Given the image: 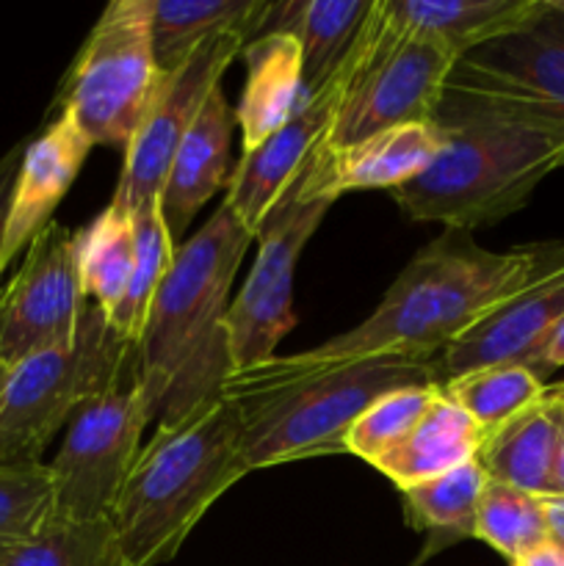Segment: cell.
I'll list each match as a JSON object with an SVG mask.
<instances>
[{"label":"cell","instance_id":"obj_1","mask_svg":"<svg viewBox=\"0 0 564 566\" xmlns=\"http://www.w3.org/2000/svg\"><path fill=\"white\" fill-rule=\"evenodd\" d=\"M435 119L448 144L393 199L412 221L470 232L518 213L534 188L564 166V116L545 105L448 77Z\"/></svg>","mask_w":564,"mask_h":566},{"label":"cell","instance_id":"obj_2","mask_svg":"<svg viewBox=\"0 0 564 566\" xmlns=\"http://www.w3.org/2000/svg\"><path fill=\"white\" fill-rule=\"evenodd\" d=\"M562 265L564 241L490 252L473 243L470 232L446 230L415 252L363 324L302 357L313 363L437 359L470 326Z\"/></svg>","mask_w":564,"mask_h":566},{"label":"cell","instance_id":"obj_3","mask_svg":"<svg viewBox=\"0 0 564 566\" xmlns=\"http://www.w3.org/2000/svg\"><path fill=\"white\" fill-rule=\"evenodd\" d=\"M440 381L437 359H346L313 363L302 354L232 370L221 396L238 409L243 459L252 470L335 457L354 420L385 392Z\"/></svg>","mask_w":564,"mask_h":566},{"label":"cell","instance_id":"obj_4","mask_svg":"<svg viewBox=\"0 0 564 566\" xmlns=\"http://www.w3.org/2000/svg\"><path fill=\"white\" fill-rule=\"evenodd\" d=\"M252 232L224 202L177 247L138 340V379L158 420H177L221 396L232 374L224 315Z\"/></svg>","mask_w":564,"mask_h":566},{"label":"cell","instance_id":"obj_5","mask_svg":"<svg viewBox=\"0 0 564 566\" xmlns=\"http://www.w3.org/2000/svg\"><path fill=\"white\" fill-rule=\"evenodd\" d=\"M247 473L241 418L230 398L158 420L111 512L130 566L171 562L208 509Z\"/></svg>","mask_w":564,"mask_h":566},{"label":"cell","instance_id":"obj_6","mask_svg":"<svg viewBox=\"0 0 564 566\" xmlns=\"http://www.w3.org/2000/svg\"><path fill=\"white\" fill-rule=\"evenodd\" d=\"M136 374L138 348L88 302L75 343L9 368L0 390V468L44 464L42 453L83 403Z\"/></svg>","mask_w":564,"mask_h":566},{"label":"cell","instance_id":"obj_7","mask_svg":"<svg viewBox=\"0 0 564 566\" xmlns=\"http://www.w3.org/2000/svg\"><path fill=\"white\" fill-rule=\"evenodd\" d=\"M166 81L169 72L155 59L149 0H114L61 83L59 103L94 147H127Z\"/></svg>","mask_w":564,"mask_h":566},{"label":"cell","instance_id":"obj_8","mask_svg":"<svg viewBox=\"0 0 564 566\" xmlns=\"http://www.w3.org/2000/svg\"><path fill=\"white\" fill-rule=\"evenodd\" d=\"M459 55L440 39L398 33L376 0L352 48V75L326 147L357 144L385 127L435 119Z\"/></svg>","mask_w":564,"mask_h":566},{"label":"cell","instance_id":"obj_9","mask_svg":"<svg viewBox=\"0 0 564 566\" xmlns=\"http://www.w3.org/2000/svg\"><path fill=\"white\" fill-rule=\"evenodd\" d=\"M153 418L158 409L138 374L83 403L48 464L53 512L72 520L111 517Z\"/></svg>","mask_w":564,"mask_h":566},{"label":"cell","instance_id":"obj_10","mask_svg":"<svg viewBox=\"0 0 564 566\" xmlns=\"http://www.w3.org/2000/svg\"><path fill=\"white\" fill-rule=\"evenodd\" d=\"M332 205V199L307 191L302 171L258 230V258L224 315L232 370H247L274 359L282 337L296 326L293 274L299 254Z\"/></svg>","mask_w":564,"mask_h":566},{"label":"cell","instance_id":"obj_11","mask_svg":"<svg viewBox=\"0 0 564 566\" xmlns=\"http://www.w3.org/2000/svg\"><path fill=\"white\" fill-rule=\"evenodd\" d=\"M86 307L77 230L53 219L28 243L25 260L0 291V365L14 368L33 354L75 343Z\"/></svg>","mask_w":564,"mask_h":566},{"label":"cell","instance_id":"obj_12","mask_svg":"<svg viewBox=\"0 0 564 566\" xmlns=\"http://www.w3.org/2000/svg\"><path fill=\"white\" fill-rule=\"evenodd\" d=\"M249 39L254 36L247 31L216 33L169 72L164 92L125 147L111 205L133 213L142 205L160 199L177 147L197 122L208 94L219 86L224 70L241 55Z\"/></svg>","mask_w":564,"mask_h":566},{"label":"cell","instance_id":"obj_13","mask_svg":"<svg viewBox=\"0 0 564 566\" xmlns=\"http://www.w3.org/2000/svg\"><path fill=\"white\" fill-rule=\"evenodd\" d=\"M348 75H352V50L341 70L318 92L310 94L280 130L271 133L252 153L241 155L236 171L227 180L224 205L252 235H258L263 221L296 182V177L307 169L313 155L330 144Z\"/></svg>","mask_w":564,"mask_h":566},{"label":"cell","instance_id":"obj_14","mask_svg":"<svg viewBox=\"0 0 564 566\" xmlns=\"http://www.w3.org/2000/svg\"><path fill=\"white\" fill-rule=\"evenodd\" d=\"M451 81L529 99L564 116V0H536L514 31L462 55Z\"/></svg>","mask_w":564,"mask_h":566},{"label":"cell","instance_id":"obj_15","mask_svg":"<svg viewBox=\"0 0 564 566\" xmlns=\"http://www.w3.org/2000/svg\"><path fill=\"white\" fill-rule=\"evenodd\" d=\"M448 130L437 119L385 127L348 147H321L304 169L313 197L335 202L346 191L396 188L418 180L446 149Z\"/></svg>","mask_w":564,"mask_h":566},{"label":"cell","instance_id":"obj_16","mask_svg":"<svg viewBox=\"0 0 564 566\" xmlns=\"http://www.w3.org/2000/svg\"><path fill=\"white\" fill-rule=\"evenodd\" d=\"M92 147L94 144L66 111H61L33 142L25 144L6 216L0 276L14 263L17 254L28 249V243L53 221L55 208L75 182Z\"/></svg>","mask_w":564,"mask_h":566},{"label":"cell","instance_id":"obj_17","mask_svg":"<svg viewBox=\"0 0 564 566\" xmlns=\"http://www.w3.org/2000/svg\"><path fill=\"white\" fill-rule=\"evenodd\" d=\"M564 318V265L509 298L487 318L470 326L440 354V379H453L487 365L518 363L531 368Z\"/></svg>","mask_w":564,"mask_h":566},{"label":"cell","instance_id":"obj_18","mask_svg":"<svg viewBox=\"0 0 564 566\" xmlns=\"http://www.w3.org/2000/svg\"><path fill=\"white\" fill-rule=\"evenodd\" d=\"M232 127H236V111L230 108L219 83L208 94L197 122L177 147L169 177L160 191V210H164L166 230L175 247L182 243L180 238L194 216L230 180L227 160H230Z\"/></svg>","mask_w":564,"mask_h":566},{"label":"cell","instance_id":"obj_19","mask_svg":"<svg viewBox=\"0 0 564 566\" xmlns=\"http://www.w3.org/2000/svg\"><path fill=\"white\" fill-rule=\"evenodd\" d=\"M564 446V381L545 385L534 403L484 437L479 464L487 479L531 495H553V473Z\"/></svg>","mask_w":564,"mask_h":566},{"label":"cell","instance_id":"obj_20","mask_svg":"<svg viewBox=\"0 0 564 566\" xmlns=\"http://www.w3.org/2000/svg\"><path fill=\"white\" fill-rule=\"evenodd\" d=\"M247 83L236 108L243 153H252L280 130L307 99L302 77V50L288 33H260L241 50Z\"/></svg>","mask_w":564,"mask_h":566},{"label":"cell","instance_id":"obj_21","mask_svg":"<svg viewBox=\"0 0 564 566\" xmlns=\"http://www.w3.org/2000/svg\"><path fill=\"white\" fill-rule=\"evenodd\" d=\"M374 0H282L271 3L263 33H288L302 50V77L318 92L346 61Z\"/></svg>","mask_w":564,"mask_h":566},{"label":"cell","instance_id":"obj_22","mask_svg":"<svg viewBox=\"0 0 564 566\" xmlns=\"http://www.w3.org/2000/svg\"><path fill=\"white\" fill-rule=\"evenodd\" d=\"M534 6L536 0H376L393 31L440 39L459 59L514 31Z\"/></svg>","mask_w":564,"mask_h":566},{"label":"cell","instance_id":"obj_23","mask_svg":"<svg viewBox=\"0 0 564 566\" xmlns=\"http://www.w3.org/2000/svg\"><path fill=\"white\" fill-rule=\"evenodd\" d=\"M481 442H484V431L440 390L437 401L426 409L412 431L385 457L376 459L370 468H376L398 490L407 492L479 457Z\"/></svg>","mask_w":564,"mask_h":566},{"label":"cell","instance_id":"obj_24","mask_svg":"<svg viewBox=\"0 0 564 566\" xmlns=\"http://www.w3.org/2000/svg\"><path fill=\"white\" fill-rule=\"evenodd\" d=\"M269 9V0H149L155 59L160 70L171 72L216 33L260 36Z\"/></svg>","mask_w":564,"mask_h":566},{"label":"cell","instance_id":"obj_25","mask_svg":"<svg viewBox=\"0 0 564 566\" xmlns=\"http://www.w3.org/2000/svg\"><path fill=\"white\" fill-rule=\"evenodd\" d=\"M136 263L133 213L108 205L86 230H77V276L83 296L97 304L105 318L125 302Z\"/></svg>","mask_w":564,"mask_h":566},{"label":"cell","instance_id":"obj_26","mask_svg":"<svg viewBox=\"0 0 564 566\" xmlns=\"http://www.w3.org/2000/svg\"><path fill=\"white\" fill-rule=\"evenodd\" d=\"M0 566H130L111 517L50 514L28 539L0 553Z\"/></svg>","mask_w":564,"mask_h":566},{"label":"cell","instance_id":"obj_27","mask_svg":"<svg viewBox=\"0 0 564 566\" xmlns=\"http://www.w3.org/2000/svg\"><path fill=\"white\" fill-rule=\"evenodd\" d=\"M133 230H136V263H133L130 285H127L125 302L116 307L108 324L127 343L138 348L149 310H153L155 293H158L160 282H164L166 271H169L171 260H175L177 247L171 243L169 230H166L160 199H153V202L133 210Z\"/></svg>","mask_w":564,"mask_h":566},{"label":"cell","instance_id":"obj_28","mask_svg":"<svg viewBox=\"0 0 564 566\" xmlns=\"http://www.w3.org/2000/svg\"><path fill=\"white\" fill-rule=\"evenodd\" d=\"M542 390L545 385L540 376L518 363L487 365V368L468 370V374L442 381V392L448 401L470 415V420L484 431V437L501 429L529 403H534Z\"/></svg>","mask_w":564,"mask_h":566},{"label":"cell","instance_id":"obj_29","mask_svg":"<svg viewBox=\"0 0 564 566\" xmlns=\"http://www.w3.org/2000/svg\"><path fill=\"white\" fill-rule=\"evenodd\" d=\"M487 473L479 459H470L462 468L424 481L401 492L404 514L409 525L431 534H446L451 539H468L476 531V509L484 492Z\"/></svg>","mask_w":564,"mask_h":566},{"label":"cell","instance_id":"obj_30","mask_svg":"<svg viewBox=\"0 0 564 566\" xmlns=\"http://www.w3.org/2000/svg\"><path fill=\"white\" fill-rule=\"evenodd\" d=\"M476 539L501 553L509 564L547 542L542 497L487 479L476 509Z\"/></svg>","mask_w":564,"mask_h":566},{"label":"cell","instance_id":"obj_31","mask_svg":"<svg viewBox=\"0 0 564 566\" xmlns=\"http://www.w3.org/2000/svg\"><path fill=\"white\" fill-rule=\"evenodd\" d=\"M440 390L442 385L435 381V385L398 387V390L379 396L346 431L343 451L374 464L412 431V426L424 418L426 409L437 401Z\"/></svg>","mask_w":564,"mask_h":566},{"label":"cell","instance_id":"obj_32","mask_svg":"<svg viewBox=\"0 0 564 566\" xmlns=\"http://www.w3.org/2000/svg\"><path fill=\"white\" fill-rule=\"evenodd\" d=\"M53 514L48 464L0 468V553L28 539Z\"/></svg>","mask_w":564,"mask_h":566},{"label":"cell","instance_id":"obj_33","mask_svg":"<svg viewBox=\"0 0 564 566\" xmlns=\"http://www.w3.org/2000/svg\"><path fill=\"white\" fill-rule=\"evenodd\" d=\"M25 144H17L9 153L0 155V252H3V235H6V216H9L11 188H14L17 169H20V158Z\"/></svg>","mask_w":564,"mask_h":566},{"label":"cell","instance_id":"obj_34","mask_svg":"<svg viewBox=\"0 0 564 566\" xmlns=\"http://www.w3.org/2000/svg\"><path fill=\"white\" fill-rule=\"evenodd\" d=\"M556 368H564V318L558 321V326L551 332V337H547L545 346L536 354L534 365H531V370H534L540 379L542 376L553 374Z\"/></svg>","mask_w":564,"mask_h":566},{"label":"cell","instance_id":"obj_35","mask_svg":"<svg viewBox=\"0 0 564 566\" xmlns=\"http://www.w3.org/2000/svg\"><path fill=\"white\" fill-rule=\"evenodd\" d=\"M542 512H545L547 542L564 551V495H542Z\"/></svg>","mask_w":564,"mask_h":566},{"label":"cell","instance_id":"obj_36","mask_svg":"<svg viewBox=\"0 0 564 566\" xmlns=\"http://www.w3.org/2000/svg\"><path fill=\"white\" fill-rule=\"evenodd\" d=\"M512 566H564V551L556 547L553 542H545V545L534 547L525 556H520Z\"/></svg>","mask_w":564,"mask_h":566},{"label":"cell","instance_id":"obj_37","mask_svg":"<svg viewBox=\"0 0 564 566\" xmlns=\"http://www.w3.org/2000/svg\"><path fill=\"white\" fill-rule=\"evenodd\" d=\"M553 495H564V446L556 459V473H553Z\"/></svg>","mask_w":564,"mask_h":566},{"label":"cell","instance_id":"obj_38","mask_svg":"<svg viewBox=\"0 0 564 566\" xmlns=\"http://www.w3.org/2000/svg\"><path fill=\"white\" fill-rule=\"evenodd\" d=\"M6 376H9V368H6V365H0V390H3V385H6Z\"/></svg>","mask_w":564,"mask_h":566}]
</instances>
